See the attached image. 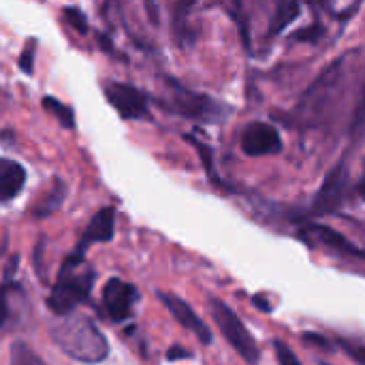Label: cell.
<instances>
[{"label": "cell", "instance_id": "9", "mask_svg": "<svg viewBox=\"0 0 365 365\" xmlns=\"http://www.w3.org/2000/svg\"><path fill=\"white\" fill-rule=\"evenodd\" d=\"M158 297H160V302L167 306V310L173 314V319H175L184 329L192 331V334L199 338V342L212 344V331L207 329V325L197 317V312H195L182 297H178V295H173V293H167V291H160Z\"/></svg>", "mask_w": 365, "mask_h": 365}, {"label": "cell", "instance_id": "10", "mask_svg": "<svg viewBox=\"0 0 365 365\" xmlns=\"http://www.w3.org/2000/svg\"><path fill=\"white\" fill-rule=\"evenodd\" d=\"M113 231H115V210L113 207H103L94 214V218L90 220L86 233L81 235L77 248L73 252L86 257V250L92 246V244H101V242H109L113 237Z\"/></svg>", "mask_w": 365, "mask_h": 365}, {"label": "cell", "instance_id": "4", "mask_svg": "<svg viewBox=\"0 0 365 365\" xmlns=\"http://www.w3.org/2000/svg\"><path fill=\"white\" fill-rule=\"evenodd\" d=\"M212 314L216 325L220 327L222 336L229 340V344L248 361V364H257L259 361V346L255 342V338L250 336V331L246 329V325L242 323V319L233 312V308L220 299H212Z\"/></svg>", "mask_w": 365, "mask_h": 365}, {"label": "cell", "instance_id": "6", "mask_svg": "<svg viewBox=\"0 0 365 365\" xmlns=\"http://www.w3.org/2000/svg\"><path fill=\"white\" fill-rule=\"evenodd\" d=\"M103 92L109 101V105L124 118V120H141L148 118V96L130 86L120 81H107L103 86Z\"/></svg>", "mask_w": 365, "mask_h": 365}, {"label": "cell", "instance_id": "7", "mask_svg": "<svg viewBox=\"0 0 365 365\" xmlns=\"http://www.w3.org/2000/svg\"><path fill=\"white\" fill-rule=\"evenodd\" d=\"M139 302V291L130 282H124L120 278L107 280L103 289V306L105 312L113 323H124L133 317L135 304Z\"/></svg>", "mask_w": 365, "mask_h": 365}, {"label": "cell", "instance_id": "11", "mask_svg": "<svg viewBox=\"0 0 365 365\" xmlns=\"http://www.w3.org/2000/svg\"><path fill=\"white\" fill-rule=\"evenodd\" d=\"M26 171L19 163L2 158L0 163V199L2 203H9L13 197H17L24 188Z\"/></svg>", "mask_w": 365, "mask_h": 365}, {"label": "cell", "instance_id": "17", "mask_svg": "<svg viewBox=\"0 0 365 365\" xmlns=\"http://www.w3.org/2000/svg\"><path fill=\"white\" fill-rule=\"evenodd\" d=\"M64 19H66V24H68L73 30H77L79 34H86V32H88V19H86V15H83L77 6L64 9Z\"/></svg>", "mask_w": 365, "mask_h": 365}, {"label": "cell", "instance_id": "3", "mask_svg": "<svg viewBox=\"0 0 365 365\" xmlns=\"http://www.w3.org/2000/svg\"><path fill=\"white\" fill-rule=\"evenodd\" d=\"M167 83H169V101L160 105L173 113H180L184 118L199 120V122H220L229 113V109L222 103L214 101L207 94H197L192 90H186L173 79H167Z\"/></svg>", "mask_w": 365, "mask_h": 365}, {"label": "cell", "instance_id": "18", "mask_svg": "<svg viewBox=\"0 0 365 365\" xmlns=\"http://www.w3.org/2000/svg\"><path fill=\"white\" fill-rule=\"evenodd\" d=\"M274 351H276V357H278V364L280 365H302L297 355L291 351V346H287L282 340H276L274 342Z\"/></svg>", "mask_w": 365, "mask_h": 365}, {"label": "cell", "instance_id": "26", "mask_svg": "<svg viewBox=\"0 0 365 365\" xmlns=\"http://www.w3.org/2000/svg\"><path fill=\"white\" fill-rule=\"evenodd\" d=\"M323 365H325V364H323Z\"/></svg>", "mask_w": 365, "mask_h": 365}, {"label": "cell", "instance_id": "22", "mask_svg": "<svg viewBox=\"0 0 365 365\" xmlns=\"http://www.w3.org/2000/svg\"><path fill=\"white\" fill-rule=\"evenodd\" d=\"M167 357H169V361H178V359H188L190 353L184 351V349H180V346H175V349H171V351L167 353Z\"/></svg>", "mask_w": 365, "mask_h": 365}, {"label": "cell", "instance_id": "8", "mask_svg": "<svg viewBox=\"0 0 365 365\" xmlns=\"http://www.w3.org/2000/svg\"><path fill=\"white\" fill-rule=\"evenodd\" d=\"M242 150L248 156H267L282 150L278 130L267 122H252L242 130Z\"/></svg>", "mask_w": 365, "mask_h": 365}, {"label": "cell", "instance_id": "16", "mask_svg": "<svg viewBox=\"0 0 365 365\" xmlns=\"http://www.w3.org/2000/svg\"><path fill=\"white\" fill-rule=\"evenodd\" d=\"M186 141H190L195 148H197V152H199V156H201V160H203V165H205V171H207V175L212 178V182H216L218 186H222L225 188V184L216 178V173H214V165H212V150L207 148V145H203L201 141H197L192 135H186Z\"/></svg>", "mask_w": 365, "mask_h": 365}, {"label": "cell", "instance_id": "19", "mask_svg": "<svg viewBox=\"0 0 365 365\" xmlns=\"http://www.w3.org/2000/svg\"><path fill=\"white\" fill-rule=\"evenodd\" d=\"M321 34H323V26H319V24H314V26H310V28H306V30H299V32H295V41H317V38H321Z\"/></svg>", "mask_w": 365, "mask_h": 365}, {"label": "cell", "instance_id": "15", "mask_svg": "<svg viewBox=\"0 0 365 365\" xmlns=\"http://www.w3.org/2000/svg\"><path fill=\"white\" fill-rule=\"evenodd\" d=\"M62 199H64V184L58 180V182H56V188H51V192H49V195H47V199L36 207V212H34V214H36L38 218L49 216L51 212H56V210H58V205L62 203Z\"/></svg>", "mask_w": 365, "mask_h": 365}, {"label": "cell", "instance_id": "5", "mask_svg": "<svg viewBox=\"0 0 365 365\" xmlns=\"http://www.w3.org/2000/svg\"><path fill=\"white\" fill-rule=\"evenodd\" d=\"M346 188H349V167H346V163H338L325 178L319 192L314 195L310 214L312 216L334 214L342 205V201L346 197Z\"/></svg>", "mask_w": 365, "mask_h": 365}, {"label": "cell", "instance_id": "20", "mask_svg": "<svg viewBox=\"0 0 365 365\" xmlns=\"http://www.w3.org/2000/svg\"><path fill=\"white\" fill-rule=\"evenodd\" d=\"M342 349L349 353V357L355 361L357 365H365V346H355V344H349V342H342Z\"/></svg>", "mask_w": 365, "mask_h": 365}, {"label": "cell", "instance_id": "14", "mask_svg": "<svg viewBox=\"0 0 365 365\" xmlns=\"http://www.w3.org/2000/svg\"><path fill=\"white\" fill-rule=\"evenodd\" d=\"M43 107H45L47 111H51L64 128H73V126H75V115H73V109H71L68 105L60 103V101L53 98V96H45V98H43Z\"/></svg>", "mask_w": 365, "mask_h": 365}, {"label": "cell", "instance_id": "13", "mask_svg": "<svg viewBox=\"0 0 365 365\" xmlns=\"http://www.w3.org/2000/svg\"><path fill=\"white\" fill-rule=\"evenodd\" d=\"M9 364L11 365H47L26 342L15 340L9 349Z\"/></svg>", "mask_w": 365, "mask_h": 365}, {"label": "cell", "instance_id": "21", "mask_svg": "<svg viewBox=\"0 0 365 365\" xmlns=\"http://www.w3.org/2000/svg\"><path fill=\"white\" fill-rule=\"evenodd\" d=\"M19 68L24 71V73H32V68H34V51H32V43L26 47V51L19 56Z\"/></svg>", "mask_w": 365, "mask_h": 365}, {"label": "cell", "instance_id": "23", "mask_svg": "<svg viewBox=\"0 0 365 365\" xmlns=\"http://www.w3.org/2000/svg\"><path fill=\"white\" fill-rule=\"evenodd\" d=\"M304 340H312V344H319V346H323V349H329L327 340H325V338H321V336H314V334H306V336H304Z\"/></svg>", "mask_w": 365, "mask_h": 365}, {"label": "cell", "instance_id": "1", "mask_svg": "<svg viewBox=\"0 0 365 365\" xmlns=\"http://www.w3.org/2000/svg\"><path fill=\"white\" fill-rule=\"evenodd\" d=\"M53 344L75 361L81 364H101L109 355V342L98 331V327L81 314L62 317L49 327Z\"/></svg>", "mask_w": 365, "mask_h": 365}, {"label": "cell", "instance_id": "12", "mask_svg": "<svg viewBox=\"0 0 365 365\" xmlns=\"http://www.w3.org/2000/svg\"><path fill=\"white\" fill-rule=\"evenodd\" d=\"M299 11H302V4H297V2H278L272 26H269V34L274 36V34L282 32L299 15Z\"/></svg>", "mask_w": 365, "mask_h": 365}, {"label": "cell", "instance_id": "2", "mask_svg": "<svg viewBox=\"0 0 365 365\" xmlns=\"http://www.w3.org/2000/svg\"><path fill=\"white\" fill-rule=\"evenodd\" d=\"M94 280H96V274L86 263V257L71 252L64 259L60 274L56 278V284L51 289V295L47 299L49 310L60 319L75 314V308L90 299Z\"/></svg>", "mask_w": 365, "mask_h": 365}, {"label": "cell", "instance_id": "25", "mask_svg": "<svg viewBox=\"0 0 365 365\" xmlns=\"http://www.w3.org/2000/svg\"><path fill=\"white\" fill-rule=\"evenodd\" d=\"M357 190H359V195H361V197L365 199V173H364V178L359 180V186H357Z\"/></svg>", "mask_w": 365, "mask_h": 365}, {"label": "cell", "instance_id": "24", "mask_svg": "<svg viewBox=\"0 0 365 365\" xmlns=\"http://www.w3.org/2000/svg\"><path fill=\"white\" fill-rule=\"evenodd\" d=\"M98 43H101V47H105V51H107V53H111V51H113V47H111V43H109V38H107L105 34H98Z\"/></svg>", "mask_w": 365, "mask_h": 365}]
</instances>
